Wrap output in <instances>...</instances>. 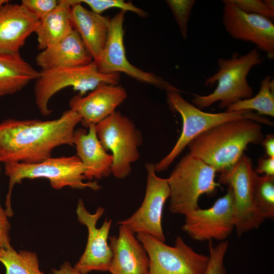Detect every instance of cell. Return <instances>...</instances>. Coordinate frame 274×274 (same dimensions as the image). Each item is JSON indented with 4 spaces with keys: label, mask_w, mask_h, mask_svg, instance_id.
<instances>
[{
    "label": "cell",
    "mask_w": 274,
    "mask_h": 274,
    "mask_svg": "<svg viewBox=\"0 0 274 274\" xmlns=\"http://www.w3.org/2000/svg\"><path fill=\"white\" fill-rule=\"evenodd\" d=\"M87 172V168L77 155L50 157L33 164L21 162L5 164V173L9 179L5 209L8 217L14 215L11 206L13 188L23 180L46 178L49 181L51 186L56 190L67 186L73 189L99 190L100 186L97 181H84L87 180L85 176Z\"/></svg>",
    "instance_id": "4"
},
{
    "label": "cell",
    "mask_w": 274,
    "mask_h": 274,
    "mask_svg": "<svg viewBox=\"0 0 274 274\" xmlns=\"http://www.w3.org/2000/svg\"><path fill=\"white\" fill-rule=\"evenodd\" d=\"M81 120L71 109L50 120H3L0 122V162L37 163L51 157L57 147L74 146L75 128Z\"/></svg>",
    "instance_id": "1"
},
{
    "label": "cell",
    "mask_w": 274,
    "mask_h": 274,
    "mask_svg": "<svg viewBox=\"0 0 274 274\" xmlns=\"http://www.w3.org/2000/svg\"><path fill=\"white\" fill-rule=\"evenodd\" d=\"M59 2L57 0H22L21 4L40 20L52 12Z\"/></svg>",
    "instance_id": "30"
},
{
    "label": "cell",
    "mask_w": 274,
    "mask_h": 274,
    "mask_svg": "<svg viewBox=\"0 0 274 274\" xmlns=\"http://www.w3.org/2000/svg\"><path fill=\"white\" fill-rule=\"evenodd\" d=\"M145 167L147 186L142 204L130 217L118 222L117 224L126 226L134 234L146 233L165 242L162 216L164 204L170 196L168 180L156 175L155 164L147 163Z\"/></svg>",
    "instance_id": "12"
},
{
    "label": "cell",
    "mask_w": 274,
    "mask_h": 274,
    "mask_svg": "<svg viewBox=\"0 0 274 274\" xmlns=\"http://www.w3.org/2000/svg\"><path fill=\"white\" fill-rule=\"evenodd\" d=\"M93 58L75 29L63 40L42 50L36 57L41 71L84 65Z\"/></svg>",
    "instance_id": "20"
},
{
    "label": "cell",
    "mask_w": 274,
    "mask_h": 274,
    "mask_svg": "<svg viewBox=\"0 0 274 274\" xmlns=\"http://www.w3.org/2000/svg\"><path fill=\"white\" fill-rule=\"evenodd\" d=\"M235 226L233 194L228 186L226 193L210 208H199L185 215L182 229L197 241H224Z\"/></svg>",
    "instance_id": "13"
},
{
    "label": "cell",
    "mask_w": 274,
    "mask_h": 274,
    "mask_svg": "<svg viewBox=\"0 0 274 274\" xmlns=\"http://www.w3.org/2000/svg\"><path fill=\"white\" fill-rule=\"evenodd\" d=\"M39 20L21 4L9 2L0 7V53L20 54Z\"/></svg>",
    "instance_id": "17"
},
{
    "label": "cell",
    "mask_w": 274,
    "mask_h": 274,
    "mask_svg": "<svg viewBox=\"0 0 274 274\" xmlns=\"http://www.w3.org/2000/svg\"><path fill=\"white\" fill-rule=\"evenodd\" d=\"M78 3H83L88 5L90 10L101 14L104 11L111 8H118L121 11H130L136 14L141 17L146 18L148 16L147 12L134 5L130 1L123 0H76Z\"/></svg>",
    "instance_id": "27"
},
{
    "label": "cell",
    "mask_w": 274,
    "mask_h": 274,
    "mask_svg": "<svg viewBox=\"0 0 274 274\" xmlns=\"http://www.w3.org/2000/svg\"><path fill=\"white\" fill-rule=\"evenodd\" d=\"M236 7L242 11L251 14H258L263 16L273 21L274 19V11L270 9L263 2L260 0H230Z\"/></svg>",
    "instance_id": "31"
},
{
    "label": "cell",
    "mask_w": 274,
    "mask_h": 274,
    "mask_svg": "<svg viewBox=\"0 0 274 274\" xmlns=\"http://www.w3.org/2000/svg\"><path fill=\"white\" fill-rule=\"evenodd\" d=\"M242 110H255L261 116L274 117V80L271 76L261 80L259 91L255 96L229 106L226 111Z\"/></svg>",
    "instance_id": "24"
},
{
    "label": "cell",
    "mask_w": 274,
    "mask_h": 274,
    "mask_svg": "<svg viewBox=\"0 0 274 274\" xmlns=\"http://www.w3.org/2000/svg\"><path fill=\"white\" fill-rule=\"evenodd\" d=\"M216 173L213 167L199 158L189 153L183 156L167 178L170 212L185 216L198 209L200 196L212 194L220 186L215 181Z\"/></svg>",
    "instance_id": "6"
},
{
    "label": "cell",
    "mask_w": 274,
    "mask_h": 274,
    "mask_svg": "<svg viewBox=\"0 0 274 274\" xmlns=\"http://www.w3.org/2000/svg\"><path fill=\"white\" fill-rule=\"evenodd\" d=\"M261 144L264 147L267 157H274V135H267Z\"/></svg>",
    "instance_id": "34"
},
{
    "label": "cell",
    "mask_w": 274,
    "mask_h": 274,
    "mask_svg": "<svg viewBox=\"0 0 274 274\" xmlns=\"http://www.w3.org/2000/svg\"><path fill=\"white\" fill-rule=\"evenodd\" d=\"M229 247L227 241H221L214 246L212 241L209 243L210 261L204 274H227L224 259Z\"/></svg>",
    "instance_id": "29"
},
{
    "label": "cell",
    "mask_w": 274,
    "mask_h": 274,
    "mask_svg": "<svg viewBox=\"0 0 274 274\" xmlns=\"http://www.w3.org/2000/svg\"><path fill=\"white\" fill-rule=\"evenodd\" d=\"M40 74L20 54L0 53V97L20 91Z\"/></svg>",
    "instance_id": "22"
},
{
    "label": "cell",
    "mask_w": 274,
    "mask_h": 274,
    "mask_svg": "<svg viewBox=\"0 0 274 274\" xmlns=\"http://www.w3.org/2000/svg\"><path fill=\"white\" fill-rule=\"evenodd\" d=\"M255 172L259 174H264L266 176H274V157L261 158L258 160V166Z\"/></svg>",
    "instance_id": "33"
},
{
    "label": "cell",
    "mask_w": 274,
    "mask_h": 274,
    "mask_svg": "<svg viewBox=\"0 0 274 274\" xmlns=\"http://www.w3.org/2000/svg\"><path fill=\"white\" fill-rule=\"evenodd\" d=\"M72 5L70 0H59L56 7L39 20L35 31L39 49L43 50L58 43L73 30L70 19Z\"/></svg>",
    "instance_id": "23"
},
{
    "label": "cell",
    "mask_w": 274,
    "mask_h": 274,
    "mask_svg": "<svg viewBox=\"0 0 274 274\" xmlns=\"http://www.w3.org/2000/svg\"><path fill=\"white\" fill-rule=\"evenodd\" d=\"M1 169L0 165V174ZM8 218L5 210L2 208L0 202V248L12 247L10 236L11 224Z\"/></svg>",
    "instance_id": "32"
},
{
    "label": "cell",
    "mask_w": 274,
    "mask_h": 274,
    "mask_svg": "<svg viewBox=\"0 0 274 274\" xmlns=\"http://www.w3.org/2000/svg\"><path fill=\"white\" fill-rule=\"evenodd\" d=\"M127 96L121 85L101 84L87 95H75L70 99L69 105L70 109L81 116L82 125L88 128L112 114Z\"/></svg>",
    "instance_id": "16"
},
{
    "label": "cell",
    "mask_w": 274,
    "mask_h": 274,
    "mask_svg": "<svg viewBox=\"0 0 274 274\" xmlns=\"http://www.w3.org/2000/svg\"><path fill=\"white\" fill-rule=\"evenodd\" d=\"M104 212L105 209L99 207L94 214H91L86 209L83 200L81 198L79 199L76 209L78 220L88 230L85 249L74 266L80 274H87L93 270H109L113 253L107 239L112 220L106 218L100 228L96 227L97 221Z\"/></svg>",
    "instance_id": "14"
},
{
    "label": "cell",
    "mask_w": 274,
    "mask_h": 274,
    "mask_svg": "<svg viewBox=\"0 0 274 274\" xmlns=\"http://www.w3.org/2000/svg\"><path fill=\"white\" fill-rule=\"evenodd\" d=\"M73 4L70 19L72 27L82 40L94 61L100 58L108 39L110 19L84 7L76 0Z\"/></svg>",
    "instance_id": "19"
},
{
    "label": "cell",
    "mask_w": 274,
    "mask_h": 274,
    "mask_svg": "<svg viewBox=\"0 0 274 274\" xmlns=\"http://www.w3.org/2000/svg\"><path fill=\"white\" fill-rule=\"evenodd\" d=\"M87 131L83 128L74 131L73 144L79 158L87 172L85 177L89 181L101 179L111 174L112 154L105 150L97 136L95 125H91Z\"/></svg>",
    "instance_id": "21"
},
{
    "label": "cell",
    "mask_w": 274,
    "mask_h": 274,
    "mask_svg": "<svg viewBox=\"0 0 274 274\" xmlns=\"http://www.w3.org/2000/svg\"><path fill=\"white\" fill-rule=\"evenodd\" d=\"M51 274H80V272L67 261L64 262L59 269H53Z\"/></svg>",
    "instance_id": "35"
},
{
    "label": "cell",
    "mask_w": 274,
    "mask_h": 274,
    "mask_svg": "<svg viewBox=\"0 0 274 274\" xmlns=\"http://www.w3.org/2000/svg\"><path fill=\"white\" fill-rule=\"evenodd\" d=\"M39 77L35 80L34 94L35 103L41 114L49 116L52 111L48 104L51 98L61 90L71 87L84 96L101 84L118 85L119 73L101 74L93 61L89 64L40 71Z\"/></svg>",
    "instance_id": "7"
},
{
    "label": "cell",
    "mask_w": 274,
    "mask_h": 274,
    "mask_svg": "<svg viewBox=\"0 0 274 274\" xmlns=\"http://www.w3.org/2000/svg\"><path fill=\"white\" fill-rule=\"evenodd\" d=\"M9 1L7 0H0V7L6 3H8Z\"/></svg>",
    "instance_id": "37"
},
{
    "label": "cell",
    "mask_w": 274,
    "mask_h": 274,
    "mask_svg": "<svg viewBox=\"0 0 274 274\" xmlns=\"http://www.w3.org/2000/svg\"><path fill=\"white\" fill-rule=\"evenodd\" d=\"M125 12L120 11L110 19L109 32L105 48L99 59L93 61L99 72L104 74L123 73L141 82L151 84L165 91H179L163 78L144 71L128 60L123 41Z\"/></svg>",
    "instance_id": "11"
},
{
    "label": "cell",
    "mask_w": 274,
    "mask_h": 274,
    "mask_svg": "<svg viewBox=\"0 0 274 274\" xmlns=\"http://www.w3.org/2000/svg\"><path fill=\"white\" fill-rule=\"evenodd\" d=\"M263 60L256 48L245 54L234 52L229 58H218L217 72L207 78L204 83V86H211L217 82L216 89L207 95H194L193 105L201 110L220 101L219 108L222 109L252 97L253 90L248 83L247 76L253 66Z\"/></svg>",
    "instance_id": "3"
},
{
    "label": "cell",
    "mask_w": 274,
    "mask_h": 274,
    "mask_svg": "<svg viewBox=\"0 0 274 274\" xmlns=\"http://www.w3.org/2000/svg\"><path fill=\"white\" fill-rule=\"evenodd\" d=\"M262 1L270 9L274 11L273 0H263Z\"/></svg>",
    "instance_id": "36"
},
{
    "label": "cell",
    "mask_w": 274,
    "mask_h": 274,
    "mask_svg": "<svg viewBox=\"0 0 274 274\" xmlns=\"http://www.w3.org/2000/svg\"><path fill=\"white\" fill-rule=\"evenodd\" d=\"M95 131L105 150L112 153L111 174L119 179L126 178L131 172V164L140 158L141 131L132 121L116 111L95 125Z\"/></svg>",
    "instance_id": "8"
},
{
    "label": "cell",
    "mask_w": 274,
    "mask_h": 274,
    "mask_svg": "<svg viewBox=\"0 0 274 274\" xmlns=\"http://www.w3.org/2000/svg\"><path fill=\"white\" fill-rule=\"evenodd\" d=\"M112 274H149V259L142 244L128 228L119 225V235L109 237Z\"/></svg>",
    "instance_id": "18"
},
{
    "label": "cell",
    "mask_w": 274,
    "mask_h": 274,
    "mask_svg": "<svg viewBox=\"0 0 274 274\" xmlns=\"http://www.w3.org/2000/svg\"><path fill=\"white\" fill-rule=\"evenodd\" d=\"M165 2L173 13L182 38L187 39L188 21L195 1L166 0Z\"/></svg>",
    "instance_id": "28"
},
{
    "label": "cell",
    "mask_w": 274,
    "mask_h": 274,
    "mask_svg": "<svg viewBox=\"0 0 274 274\" xmlns=\"http://www.w3.org/2000/svg\"><path fill=\"white\" fill-rule=\"evenodd\" d=\"M222 20L226 31L233 38L253 43L258 50L274 57V24L267 18L247 13L230 0L222 1Z\"/></svg>",
    "instance_id": "15"
},
{
    "label": "cell",
    "mask_w": 274,
    "mask_h": 274,
    "mask_svg": "<svg viewBox=\"0 0 274 274\" xmlns=\"http://www.w3.org/2000/svg\"><path fill=\"white\" fill-rule=\"evenodd\" d=\"M220 173L219 183L227 185L233 192L237 235L258 228L264 222L254 203V187L258 175L251 159L244 154L232 166Z\"/></svg>",
    "instance_id": "10"
},
{
    "label": "cell",
    "mask_w": 274,
    "mask_h": 274,
    "mask_svg": "<svg viewBox=\"0 0 274 274\" xmlns=\"http://www.w3.org/2000/svg\"><path fill=\"white\" fill-rule=\"evenodd\" d=\"M149 259V274H204L210 257L196 252L178 236L174 246L146 233H137Z\"/></svg>",
    "instance_id": "9"
},
{
    "label": "cell",
    "mask_w": 274,
    "mask_h": 274,
    "mask_svg": "<svg viewBox=\"0 0 274 274\" xmlns=\"http://www.w3.org/2000/svg\"><path fill=\"white\" fill-rule=\"evenodd\" d=\"M0 262L5 267V274H44L40 269L38 256L33 251L17 252L13 247L0 248Z\"/></svg>",
    "instance_id": "25"
},
{
    "label": "cell",
    "mask_w": 274,
    "mask_h": 274,
    "mask_svg": "<svg viewBox=\"0 0 274 274\" xmlns=\"http://www.w3.org/2000/svg\"><path fill=\"white\" fill-rule=\"evenodd\" d=\"M180 92V90L166 91V100L169 108L173 112H178L181 116L182 129L179 139L171 151L159 162L155 164L157 172L167 169L192 140L215 126L242 119H249L259 123L272 125V122L267 117L251 110L226 111L218 113L203 112L186 101Z\"/></svg>",
    "instance_id": "5"
},
{
    "label": "cell",
    "mask_w": 274,
    "mask_h": 274,
    "mask_svg": "<svg viewBox=\"0 0 274 274\" xmlns=\"http://www.w3.org/2000/svg\"><path fill=\"white\" fill-rule=\"evenodd\" d=\"M260 123L249 119L222 123L205 131L187 145L189 154L213 167L225 170L244 155L249 144L262 143Z\"/></svg>",
    "instance_id": "2"
},
{
    "label": "cell",
    "mask_w": 274,
    "mask_h": 274,
    "mask_svg": "<svg viewBox=\"0 0 274 274\" xmlns=\"http://www.w3.org/2000/svg\"><path fill=\"white\" fill-rule=\"evenodd\" d=\"M254 203L257 213L262 219H273L274 176H257Z\"/></svg>",
    "instance_id": "26"
}]
</instances>
